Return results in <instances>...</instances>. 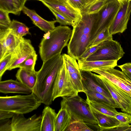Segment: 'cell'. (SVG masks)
Here are the masks:
<instances>
[{
	"label": "cell",
	"instance_id": "cell-1",
	"mask_svg": "<svg viewBox=\"0 0 131 131\" xmlns=\"http://www.w3.org/2000/svg\"><path fill=\"white\" fill-rule=\"evenodd\" d=\"M63 64L62 54L60 53L43 62L40 69L37 71V80L32 93L41 103L46 106L51 104L55 82Z\"/></svg>",
	"mask_w": 131,
	"mask_h": 131
},
{
	"label": "cell",
	"instance_id": "cell-2",
	"mask_svg": "<svg viewBox=\"0 0 131 131\" xmlns=\"http://www.w3.org/2000/svg\"><path fill=\"white\" fill-rule=\"evenodd\" d=\"M81 13V18L73 27L71 37L67 46L68 54L77 60L91 41L97 15V13Z\"/></svg>",
	"mask_w": 131,
	"mask_h": 131
},
{
	"label": "cell",
	"instance_id": "cell-3",
	"mask_svg": "<svg viewBox=\"0 0 131 131\" xmlns=\"http://www.w3.org/2000/svg\"><path fill=\"white\" fill-rule=\"evenodd\" d=\"M72 30L68 26L61 25L46 33L39 46V54L43 62L61 53L63 49L68 45Z\"/></svg>",
	"mask_w": 131,
	"mask_h": 131
},
{
	"label": "cell",
	"instance_id": "cell-4",
	"mask_svg": "<svg viewBox=\"0 0 131 131\" xmlns=\"http://www.w3.org/2000/svg\"><path fill=\"white\" fill-rule=\"evenodd\" d=\"M61 107L66 109L70 113L72 120H80L87 125L98 126L94 116L91 106L78 94L75 96L62 97Z\"/></svg>",
	"mask_w": 131,
	"mask_h": 131
},
{
	"label": "cell",
	"instance_id": "cell-5",
	"mask_svg": "<svg viewBox=\"0 0 131 131\" xmlns=\"http://www.w3.org/2000/svg\"><path fill=\"white\" fill-rule=\"evenodd\" d=\"M41 103L32 93L26 95L1 96L0 110L24 114L37 109Z\"/></svg>",
	"mask_w": 131,
	"mask_h": 131
},
{
	"label": "cell",
	"instance_id": "cell-6",
	"mask_svg": "<svg viewBox=\"0 0 131 131\" xmlns=\"http://www.w3.org/2000/svg\"><path fill=\"white\" fill-rule=\"evenodd\" d=\"M121 6L117 0H108L97 13L91 41L104 29L110 28Z\"/></svg>",
	"mask_w": 131,
	"mask_h": 131
},
{
	"label": "cell",
	"instance_id": "cell-7",
	"mask_svg": "<svg viewBox=\"0 0 131 131\" xmlns=\"http://www.w3.org/2000/svg\"><path fill=\"white\" fill-rule=\"evenodd\" d=\"M125 53L119 42L113 39L108 40L102 42L101 47L95 52L83 60L87 61H118Z\"/></svg>",
	"mask_w": 131,
	"mask_h": 131
},
{
	"label": "cell",
	"instance_id": "cell-8",
	"mask_svg": "<svg viewBox=\"0 0 131 131\" xmlns=\"http://www.w3.org/2000/svg\"><path fill=\"white\" fill-rule=\"evenodd\" d=\"M78 94L72 86L64 63L58 73L55 82L52 95V101L58 97L72 96Z\"/></svg>",
	"mask_w": 131,
	"mask_h": 131
},
{
	"label": "cell",
	"instance_id": "cell-9",
	"mask_svg": "<svg viewBox=\"0 0 131 131\" xmlns=\"http://www.w3.org/2000/svg\"><path fill=\"white\" fill-rule=\"evenodd\" d=\"M97 76L121 111L131 115V97L124 90L103 76L99 74Z\"/></svg>",
	"mask_w": 131,
	"mask_h": 131
},
{
	"label": "cell",
	"instance_id": "cell-10",
	"mask_svg": "<svg viewBox=\"0 0 131 131\" xmlns=\"http://www.w3.org/2000/svg\"><path fill=\"white\" fill-rule=\"evenodd\" d=\"M92 72L101 75L125 92L131 97V82L125 73L114 68L95 69Z\"/></svg>",
	"mask_w": 131,
	"mask_h": 131
},
{
	"label": "cell",
	"instance_id": "cell-11",
	"mask_svg": "<svg viewBox=\"0 0 131 131\" xmlns=\"http://www.w3.org/2000/svg\"><path fill=\"white\" fill-rule=\"evenodd\" d=\"M41 115L34 114L28 118L14 114L11 119L12 131H40Z\"/></svg>",
	"mask_w": 131,
	"mask_h": 131
},
{
	"label": "cell",
	"instance_id": "cell-12",
	"mask_svg": "<svg viewBox=\"0 0 131 131\" xmlns=\"http://www.w3.org/2000/svg\"><path fill=\"white\" fill-rule=\"evenodd\" d=\"M127 0L121 4L120 8L109 28L112 35L123 33L127 29L131 13V2Z\"/></svg>",
	"mask_w": 131,
	"mask_h": 131
},
{
	"label": "cell",
	"instance_id": "cell-13",
	"mask_svg": "<svg viewBox=\"0 0 131 131\" xmlns=\"http://www.w3.org/2000/svg\"><path fill=\"white\" fill-rule=\"evenodd\" d=\"M80 71L85 92L86 90H92L100 93L107 97L112 98L97 74L91 71L82 70Z\"/></svg>",
	"mask_w": 131,
	"mask_h": 131
},
{
	"label": "cell",
	"instance_id": "cell-14",
	"mask_svg": "<svg viewBox=\"0 0 131 131\" xmlns=\"http://www.w3.org/2000/svg\"><path fill=\"white\" fill-rule=\"evenodd\" d=\"M35 50L29 39L23 38L19 45L12 53V58L7 68L10 70L17 68Z\"/></svg>",
	"mask_w": 131,
	"mask_h": 131
},
{
	"label": "cell",
	"instance_id": "cell-15",
	"mask_svg": "<svg viewBox=\"0 0 131 131\" xmlns=\"http://www.w3.org/2000/svg\"><path fill=\"white\" fill-rule=\"evenodd\" d=\"M22 11L30 18L35 25L45 33L53 30L56 27L55 24L57 22L56 20H47L39 15L35 10L30 9L25 6Z\"/></svg>",
	"mask_w": 131,
	"mask_h": 131
},
{
	"label": "cell",
	"instance_id": "cell-16",
	"mask_svg": "<svg viewBox=\"0 0 131 131\" xmlns=\"http://www.w3.org/2000/svg\"><path fill=\"white\" fill-rule=\"evenodd\" d=\"M40 1L45 6H49L70 19L73 22L74 25L81 18L82 14L81 12L73 8L62 4L42 0Z\"/></svg>",
	"mask_w": 131,
	"mask_h": 131
},
{
	"label": "cell",
	"instance_id": "cell-17",
	"mask_svg": "<svg viewBox=\"0 0 131 131\" xmlns=\"http://www.w3.org/2000/svg\"><path fill=\"white\" fill-rule=\"evenodd\" d=\"M32 90L21 82L10 79L0 82V92L4 94L18 93L29 94Z\"/></svg>",
	"mask_w": 131,
	"mask_h": 131
},
{
	"label": "cell",
	"instance_id": "cell-18",
	"mask_svg": "<svg viewBox=\"0 0 131 131\" xmlns=\"http://www.w3.org/2000/svg\"><path fill=\"white\" fill-rule=\"evenodd\" d=\"M78 63L80 70L92 71L95 69L114 68L117 66V61L96 60L87 61L79 59Z\"/></svg>",
	"mask_w": 131,
	"mask_h": 131
},
{
	"label": "cell",
	"instance_id": "cell-19",
	"mask_svg": "<svg viewBox=\"0 0 131 131\" xmlns=\"http://www.w3.org/2000/svg\"><path fill=\"white\" fill-rule=\"evenodd\" d=\"M91 107L100 127L99 131H105L106 129L113 127L119 124V122L115 117L103 114L91 106Z\"/></svg>",
	"mask_w": 131,
	"mask_h": 131
},
{
	"label": "cell",
	"instance_id": "cell-20",
	"mask_svg": "<svg viewBox=\"0 0 131 131\" xmlns=\"http://www.w3.org/2000/svg\"><path fill=\"white\" fill-rule=\"evenodd\" d=\"M55 110L46 106L43 110L40 131H54L55 120L57 116Z\"/></svg>",
	"mask_w": 131,
	"mask_h": 131
},
{
	"label": "cell",
	"instance_id": "cell-21",
	"mask_svg": "<svg viewBox=\"0 0 131 131\" xmlns=\"http://www.w3.org/2000/svg\"><path fill=\"white\" fill-rule=\"evenodd\" d=\"M16 77L19 82L32 90L37 80V71L19 68L16 74Z\"/></svg>",
	"mask_w": 131,
	"mask_h": 131
},
{
	"label": "cell",
	"instance_id": "cell-22",
	"mask_svg": "<svg viewBox=\"0 0 131 131\" xmlns=\"http://www.w3.org/2000/svg\"><path fill=\"white\" fill-rule=\"evenodd\" d=\"M72 120L70 113L66 108L61 107L55 121L54 131H65Z\"/></svg>",
	"mask_w": 131,
	"mask_h": 131
},
{
	"label": "cell",
	"instance_id": "cell-23",
	"mask_svg": "<svg viewBox=\"0 0 131 131\" xmlns=\"http://www.w3.org/2000/svg\"><path fill=\"white\" fill-rule=\"evenodd\" d=\"M85 93L86 96V100L98 103L105 104L115 108H120L118 105L113 98L107 97L99 93L92 90H86Z\"/></svg>",
	"mask_w": 131,
	"mask_h": 131
},
{
	"label": "cell",
	"instance_id": "cell-24",
	"mask_svg": "<svg viewBox=\"0 0 131 131\" xmlns=\"http://www.w3.org/2000/svg\"><path fill=\"white\" fill-rule=\"evenodd\" d=\"M23 38L17 37L11 31L9 27L8 28L5 37L7 49L6 55L13 52L19 45Z\"/></svg>",
	"mask_w": 131,
	"mask_h": 131
},
{
	"label": "cell",
	"instance_id": "cell-25",
	"mask_svg": "<svg viewBox=\"0 0 131 131\" xmlns=\"http://www.w3.org/2000/svg\"><path fill=\"white\" fill-rule=\"evenodd\" d=\"M11 31L17 37L22 38L27 34L31 35L29 28L24 23L13 19L9 27Z\"/></svg>",
	"mask_w": 131,
	"mask_h": 131
},
{
	"label": "cell",
	"instance_id": "cell-26",
	"mask_svg": "<svg viewBox=\"0 0 131 131\" xmlns=\"http://www.w3.org/2000/svg\"><path fill=\"white\" fill-rule=\"evenodd\" d=\"M88 102L93 107L104 114L114 117L118 112L115 107L109 105L91 101Z\"/></svg>",
	"mask_w": 131,
	"mask_h": 131
},
{
	"label": "cell",
	"instance_id": "cell-27",
	"mask_svg": "<svg viewBox=\"0 0 131 131\" xmlns=\"http://www.w3.org/2000/svg\"><path fill=\"white\" fill-rule=\"evenodd\" d=\"M64 63L67 71L69 73L80 71L76 59L68 54H62Z\"/></svg>",
	"mask_w": 131,
	"mask_h": 131
},
{
	"label": "cell",
	"instance_id": "cell-28",
	"mask_svg": "<svg viewBox=\"0 0 131 131\" xmlns=\"http://www.w3.org/2000/svg\"><path fill=\"white\" fill-rule=\"evenodd\" d=\"M112 35L110 32L109 28L105 29L91 42L87 48L96 45L105 41L113 39Z\"/></svg>",
	"mask_w": 131,
	"mask_h": 131
},
{
	"label": "cell",
	"instance_id": "cell-29",
	"mask_svg": "<svg viewBox=\"0 0 131 131\" xmlns=\"http://www.w3.org/2000/svg\"><path fill=\"white\" fill-rule=\"evenodd\" d=\"M94 131L85 122L80 120H72L65 131Z\"/></svg>",
	"mask_w": 131,
	"mask_h": 131
},
{
	"label": "cell",
	"instance_id": "cell-30",
	"mask_svg": "<svg viewBox=\"0 0 131 131\" xmlns=\"http://www.w3.org/2000/svg\"><path fill=\"white\" fill-rule=\"evenodd\" d=\"M37 57V55L35 51L20 64L17 68H23L32 71H35V67Z\"/></svg>",
	"mask_w": 131,
	"mask_h": 131
},
{
	"label": "cell",
	"instance_id": "cell-31",
	"mask_svg": "<svg viewBox=\"0 0 131 131\" xmlns=\"http://www.w3.org/2000/svg\"><path fill=\"white\" fill-rule=\"evenodd\" d=\"M46 6L48 8L55 16L57 22L59 23L61 25H69L72 27L74 26L73 22L70 19L49 6Z\"/></svg>",
	"mask_w": 131,
	"mask_h": 131
},
{
	"label": "cell",
	"instance_id": "cell-32",
	"mask_svg": "<svg viewBox=\"0 0 131 131\" xmlns=\"http://www.w3.org/2000/svg\"><path fill=\"white\" fill-rule=\"evenodd\" d=\"M107 1L97 0L88 6L83 13H85L89 14L97 13Z\"/></svg>",
	"mask_w": 131,
	"mask_h": 131
},
{
	"label": "cell",
	"instance_id": "cell-33",
	"mask_svg": "<svg viewBox=\"0 0 131 131\" xmlns=\"http://www.w3.org/2000/svg\"><path fill=\"white\" fill-rule=\"evenodd\" d=\"M0 9L9 13L19 15L16 10L13 0H0Z\"/></svg>",
	"mask_w": 131,
	"mask_h": 131
},
{
	"label": "cell",
	"instance_id": "cell-34",
	"mask_svg": "<svg viewBox=\"0 0 131 131\" xmlns=\"http://www.w3.org/2000/svg\"><path fill=\"white\" fill-rule=\"evenodd\" d=\"M8 12L0 9V26L9 27L12 21L9 18Z\"/></svg>",
	"mask_w": 131,
	"mask_h": 131
},
{
	"label": "cell",
	"instance_id": "cell-35",
	"mask_svg": "<svg viewBox=\"0 0 131 131\" xmlns=\"http://www.w3.org/2000/svg\"><path fill=\"white\" fill-rule=\"evenodd\" d=\"M12 53L5 56L0 61V79L1 81L2 77L5 72L7 70V68L12 58Z\"/></svg>",
	"mask_w": 131,
	"mask_h": 131
},
{
	"label": "cell",
	"instance_id": "cell-36",
	"mask_svg": "<svg viewBox=\"0 0 131 131\" xmlns=\"http://www.w3.org/2000/svg\"><path fill=\"white\" fill-rule=\"evenodd\" d=\"M71 6L74 8L83 13L85 8L86 3L84 0H68Z\"/></svg>",
	"mask_w": 131,
	"mask_h": 131
},
{
	"label": "cell",
	"instance_id": "cell-37",
	"mask_svg": "<svg viewBox=\"0 0 131 131\" xmlns=\"http://www.w3.org/2000/svg\"><path fill=\"white\" fill-rule=\"evenodd\" d=\"M114 117L120 122L123 123H131V115L127 113L118 112Z\"/></svg>",
	"mask_w": 131,
	"mask_h": 131
},
{
	"label": "cell",
	"instance_id": "cell-38",
	"mask_svg": "<svg viewBox=\"0 0 131 131\" xmlns=\"http://www.w3.org/2000/svg\"><path fill=\"white\" fill-rule=\"evenodd\" d=\"M102 42L96 45L88 48L80 57L79 59L85 60L95 52L101 47Z\"/></svg>",
	"mask_w": 131,
	"mask_h": 131
},
{
	"label": "cell",
	"instance_id": "cell-39",
	"mask_svg": "<svg viewBox=\"0 0 131 131\" xmlns=\"http://www.w3.org/2000/svg\"><path fill=\"white\" fill-rule=\"evenodd\" d=\"M109 131H131V125L128 123H120L118 125L106 129Z\"/></svg>",
	"mask_w": 131,
	"mask_h": 131
},
{
	"label": "cell",
	"instance_id": "cell-40",
	"mask_svg": "<svg viewBox=\"0 0 131 131\" xmlns=\"http://www.w3.org/2000/svg\"><path fill=\"white\" fill-rule=\"evenodd\" d=\"M0 131H12L11 119L0 120Z\"/></svg>",
	"mask_w": 131,
	"mask_h": 131
},
{
	"label": "cell",
	"instance_id": "cell-41",
	"mask_svg": "<svg viewBox=\"0 0 131 131\" xmlns=\"http://www.w3.org/2000/svg\"><path fill=\"white\" fill-rule=\"evenodd\" d=\"M16 10L19 15L27 0H13Z\"/></svg>",
	"mask_w": 131,
	"mask_h": 131
},
{
	"label": "cell",
	"instance_id": "cell-42",
	"mask_svg": "<svg viewBox=\"0 0 131 131\" xmlns=\"http://www.w3.org/2000/svg\"><path fill=\"white\" fill-rule=\"evenodd\" d=\"M14 113L10 112L0 110V120L12 118Z\"/></svg>",
	"mask_w": 131,
	"mask_h": 131
},
{
	"label": "cell",
	"instance_id": "cell-43",
	"mask_svg": "<svg viewBox=\"0 0 131 131\" xmlns=\"http://www.w3.org/2000/svg\"><path fill=\"white\" fill-rule=\"evenodd\" d=\"M122 71L131 74V62H128L122 65L118 66Z\"/></svg>",
	"mask_w": 131,
	"mask_h": 131
},
{
	"label": "cell",
	"instance_id": "cell-44",
	"mask_svg": "<svg viewBox=\"0 0 131 131\" xmlns=\"http://www.w3.org/2000/svg\"><path fill=\"white\" fill-rule=\"evenodd\" d=\"M43 1L51 2L73 8L69 4L68 0H41Z\"/></svg>",
	"mask_w": 131,
	"mask_h": 131
},
{
	"label": "cell",
	"instance_id": "cell-45",
	"mask_svg": "<svg viewBox=\"0 0 131 131\" xmlns=\"http://www.w3.org/2000/svg\"><path fill=\"white\" fill-rule=\"evenodd\" d=\"M86 3L85 9L91 4L97 0H84ZM84 10V11H85Z\"/></svg>",
	"mask_w": 131,
	"mask_h": 131
},
{
	"label": "cell",
	"instance_id": "cell-46",
	"mask_svg": "<svg viewBox=\"0 0 131 131\" xmlns=\"http://www.w3.org/2000/svg\"><path fill=\"white\" fill-rule=\"evenodd\" d=\"M126 74L131 82V74L127 72L123 71Z\"/></svg>",
	"mask_w": 131,
	"mask_h": 131
},
{
	"label": "cell",
	"instance_id": "cell-47",
	"mask_svg": "<svg viewBox=\"0 0 131 131\" xmlns=\"http://www.w3.org/2000/svg\"><path fill=\"white\" fill-rule=\"evenodd\" d=\"M117 0L121 4L122 3V2L121 0Z\"/></svg>",
	"mask_w": 131,
	"mask_h": 131
},
{
	"label": "cell",
	"instance_id": "cell-48",
	"mask_svg": "<svg viewBox=\"0 0 131 131\" xmlns=\"http://www.w3.org/2000/svg\"><path fill=\"white\" fill-rule=\"evenodd\" d=\"M38 0V1H41V0Z\"/></svg>",
	"mask_w": 131,
	"mask_h": 131
},
{
	"label": "cell",
	"instance_id": "cell-49",
	"mask_svg": "<svg viewBox=\"0 0 131 131\" xmlns=\"http://www.w3.org/2000/svg\"><path fill=\"white\" fill-rule=\"evenodd\" d=\"M129 0L130 1H131V0Z\"/></svg>",
	"mask_w": 131,
	"mask_h": 131
}]
</instances>
